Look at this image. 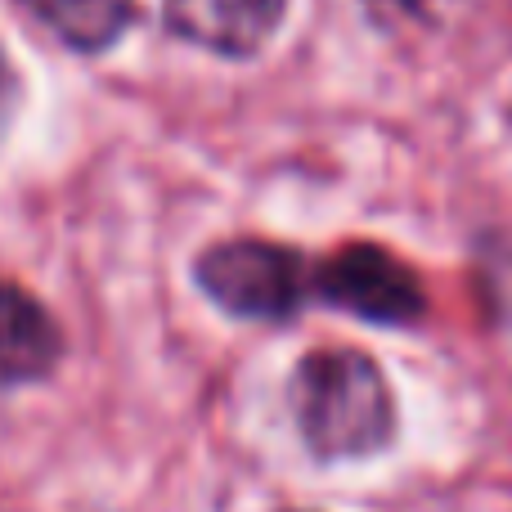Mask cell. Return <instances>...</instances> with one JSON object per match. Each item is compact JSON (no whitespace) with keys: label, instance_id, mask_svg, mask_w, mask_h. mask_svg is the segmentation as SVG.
<instances>
[{"label":"cell","instance_id":"cell-2","mask_svg":"<svg viewBox=\"0 0 512 512\" xmlns=\"http://www.w3.org/2000/svg\"><path fill=\"white\" fill-rule=\"evenodd\" d=\"M194 279L234 319L283 324L315 297V261L265 239L216 243L194 261Z\"/></svg>","mask_w":512,"mask_h":512},{"label":"cell","instance_id":"cell-6","mask_svg":"<svg viewBox=\"0 0 512 512\" xmlns=\"http://www.w3.org/2000/svg\"><path fill=\"white\" fill-rule=\"evenodd\" d=\"M32 9L77 50H104L126 32L135 0H32Z\"/></svg>","mask_w":512,"mask_h":512},{"label":"cell","instance_id":"cell-3","mask_svg":"<svg viewBox=\"0 0 512 512\" xmlns=\"http://www.w3.org/2000/svg\"><path fill=\"white\" fill-rule=\"evenodd\" d=\"M315 301L387 328H409L427 315V288L414 265L378 243H346L342 252L315 261Z\"/></svg>","mask_w":512,"mask_h":512},{"label":"cell","instance_id":"cell-7","mask_svg":"<svg viewBox=\"0 0 512 512\" xmlns=\"http://www.w3.org/2000/svg\"><path fill=\"white\" fill-rule=\"evenodd\" d=\"M14 113H18V81H14V72H9L5 54H0V140H5Z\"/></svg>","mask_w":512,"mask_h":512},{"label":"cell","instance_id":"cell-4","mask_svg":"<svg viewBox=\"0 0 512 512\" xmlns=\"http://www.w3.org/2000/svg\"><path fill=\"white\" fill-rule=\"evenodd\" d=\"M167 27L225 59H252L288 14V0H162Z\"/></svg>","mask_w":512,"mask_h":512},{"label":"cell","instance_id":"cell-1","mask_svg":"<svg viewBox=\"0 0 512 512\" xmlns=\"http://www.w3.org/2000/svg\"><path fill=\"white\" fill-rule=\"evenodd\" d=\"M288 405L306 450L324 463L382 454L400 432L387 373L355 346H319L301 355L288 378Z\"/></svg>","mask_w":512,"mask_h":512},{"label":"cell","instance_id":"cell-5","mask_svg":"<svg viewBox=\"0 0 512 512\" xmlns=\"http://www.w3.org/2000/svg\"><path fill=\"white\" fill-rule=\"evenodd\" d=\"M63 333L32 292L0 283V387L41 382L59 364Z\"/></svg>","mask_w":512,"mask_h":512}]
</instances>
